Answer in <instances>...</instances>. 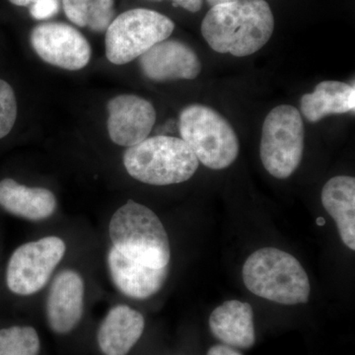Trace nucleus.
Returning <instances> with one entry per match:
<instances>
[{"label":"nucleus","instance_id":"obj_1","mask_svg":"<svg viewBox=\"0 0 355 355\" xmlns=\"http://www.w3.org/2000/svg\"><path fill=\"white\" fill-rule=\"evenodd\" d=\"M275 18L266 0H237L211 7L202 23V34L219 53L243 58L253 55L272 38Z\"/></svg>","mask_w":355,"mask_h":355},{"label":"nucleus","instance_id":"obj_3","mask_svg":"<svg viewBox=\"0 0 355 355\" xmlns=\"http://www.w3.org/2000/svg\"><path fill=\"white\" fill-rule=\"evenodd\" d=\"M245 286L259 297L284 305L307 303L310 280L292 254L263 248L248 258L242 270Z\"/></svg>","mask_w":355,"mask_h":355},{"label":"nucleus","instance_id":"obj_25","mask_svg":"<svg viewBox=\"0 0 355 355\" xmlns=\"http://www.w3.org/2000/svg\"><path fill=\"white\" fill-rule=\"evenodd\" d=\"M9 1L14 4V6L25 7L31 6L34 0H9Z\"/></svg>","mask_w":355,"mask_h":355},{"label":"nucleus","instance_id":"obj_17","mask_svg":"<svg viewBox=\"0 0 355 355\" xmlns=\"http://www.w3.org/2000/svg\"><path fill=\"white\" fill-rule=\"evenodd\" d=\"M324 209L336 221L343 244L355 250V179L349 176L331 178L321 196Z\"/></svg>","mask_w":355,"mask_h":355},{"label":"nucleus","instance_id":"obj_11","mask_svg":"<svg viewBox=\"0 0 355 355\" xmlns=\"http://www.w3.org/2000/svg\"><path fill=\"white\" fill-rule=\"evenodd\" d=\"M142 73L156 83L191 80L202 70V62L189 44L177 40H164L139 58Z\"/></svg>","mask_w":355,"mask_h":355},{"label":"nucleus","instance_id":"obj_26","mask_svg":"<svg viewBox=\"0 0 355 355\" xmlns=\"http://www.w3.org/2000/svg\"><path fill=\"white\" fill-rule=\"evenodd\" d=\"M237 0H207L210 6L214 7L220 6V4L229 3V2H234Z\"/></svg>","mask_w":355,"mask_h":355},{"label":"nucleus","instance_id":"obj_4","mask_svg":"<svg viewBox=\"0 0 355 355\" xmlns=\"http://www.w3.org/2000/svg\"><path fill=\"white\" fill-rule=\"evenodd\" d=\"M123 161L130 177L153 186L184 183L195 175L200 165L183 139L167 135L147 137L128 147Z\"/></svg>","mask_w":355,"mask_h":355},{"label":"nucleus","instance_id":"obj_7","mask_svg":"<svg viewBox=\"0 0 355 355\" xmlns=\"http://www.w3.org/2000/svg\"><path fill=\"white\" fill-rule=\"evenodd\" d=\"M305 130L295 107L280 105L266 116L261 132V160L277 179H287L297 170L304 153Z\"/></svg>","mask_w":355,"mask_h":355},{"label":"nucleus","instance_id":"obj_10","mask_svg":"<svg viewBox=\"0 0 355 355\" xmlns=\"http://www.w3.org/2000/svg\"><path fill=\"white\" fill-rule=\"evenodd\" d=\"M107 110L109 137L116 146H137L148 137L155 125L153 105L139 96H116L110 100Z\"/></svg>","mask_w":355,"mask_h":355},{"label":"nucleus","instance_id":"obj_5","mask_svg":"<svg viewBox=\"0 0 355 355\" xmlns=\"http://www.w3.org/2000/svg\"><path fill=\"white\" fill-rule=\"evenodd\" d=\"M179 130L198 162L209 169H225L239 155V139L232 125L205 105L193 104L182 110Z\"/></svg>","mask_w":355,"mask_h":355},{"label":"nucleus","instance_id":"obj_18","mask_svg":"<svg viewBox=\"0 0 355 355\" xmlns=\"http://www.w3.org/2000/svg\"><path fill=\"white\" fill-rule=\"evenodd\" d=\"M300 106L301 113L311 123H317L330 114L354 112L355 87L340 81H323L312 93L302 96Z\"/></svg>","mask_w":355,"mask_h":355},{"label":"nucleus","instance_id":"obj_2","mask_svg":"<svg viewBox=\"0 0 355 355\" xmlns=\"http://www.w3.org/2000/svg\"><path fill=\"white\" fill-rule=\"evenodd\" d=\"M112 247L125 258L153 268H170L169 237L159 217L141 203L128 200L109 224Z\"/></svg>","mask_w":355,"mask_h":355},{"label":"nucleus","instance_id":"obj_9","mask_svg":"<svg viewBox=\"0 0 355 355\" xmlns=\"http://www.w3.org/2000/svg\"><path fill=\"white\" fill-rule=\"evenodd\" d=\"M33 50L46 64L76 71L91 60V46L78 30L64 23L36 26L30 36Z\"/></svg>","mask_w":355,"mask_h":355},{"label":"nucleus","instance_id":"obj_24","mask_svg":"<svg viewBox=\"0 0 355 355\" xmlns=\"http://www.w3.org/2000/svg\"><path fill=\"white\" fill-rule=\"evenodd\" d=\"M207 355H242L237 350L226 345H217L207 352Z\"/></svg>","mask_w":355,"mask_h":355},{"label":"nucleus","instance_id":"obj_16","mask_svg":"<svg viewBox=\"0 0 355 355\" xmlns=\"http://www.w3.org/2000/svg\"><path fill=\"white\" fill-rule=\"evenodd\" d=\"M209 328L228 347L251 349L256 342L253 308L249 303L238 300L222 303L210 315Z\"/></svg>","mask_w":355,"mask_h":355},{"label":"nucleus","instance_id":"obj_14","mask_svg":"<svg viewBox=\"0 0 355 355\" xmlns=\"http://www.w3.org/2000/svg\"><path fill=\"white\" fill-rule=\"evenodd\" d=\"M146 321L128 305L110 309L97 331V342L105 355H127L144 334Z\"/></svg>","mask_w":355,"mask_h":355},{"label":"nucleus","instance_id":"obj_22","mask_svg":"<svg viewBox=\"0 0 355 355\" xmlns=\"http://www.w3.org/2000/svg\"><path fill=\"white\" fill-rule=\"evenodd\" d=\"M60 11L58 0H34L30 6V14L34 19L46 20Z\"/></svg>","mask_w":355,"mask_h":355},{"label":"nucleus","instance_id":"obj_23","mask_svg":"<svg viewBox=\"0 0 355 355\" xmlns=\"http://www.w3.org/2000/svg\"><path fill=\"white\" fill-rule=\"evenodd\" d=\"M171 1L174 2L175 6H181L182 8L191 13L198 12L202 6V0H171Z\"/></svg>","mask_w":355,"mask_h":355},{"label":"nucleus","instance_id":"obj_13","mask_svg":"<svg viewBox=\"0 0 355 355\" xmlns=\"http://www.w3.org/2000/svg\"><path fill=\"white\" fill-rule=\"evenodd\" d=\"M107 265L114 286L132 299L150 298L164 286L170 268H153L125 258L114 247L110 248Z\"/></svg>","mask_w":355,"mask_h":355},{"label":"nucleus","instance_id":"obj_20","mask_svg":"<svg viewBox=\"0 0 355 355\" xmlns=\"http://www.w3.org/2000/svg\"><path fill=\"white\" fill-rule=\"evenodd\" d=\"M38 333L29 326H13L0 330V355H38Z\"/></svg>","mask_w":355,"mask_h":355},{"label":"nucleus","instance_id":"obj_19","mask_svg":"<svg viewBox=\"0 0 355 355\" xmlns=\"http://www.w3.org/2000/svg\"><path fill=\"white\" fill-rule=\"evenodd\" d=\"M114 0H62L65 15L73 24L96 33L106 32L114 15Z\"/></svg>","mask_w":355,"mask_h":355},{"label":"nucleus","instance_id":"obj_12","mask_svg":"<svg viewBox=\"0 0 355 355\" xmlns=\"http://www.w3.org/2000/svg\"><path fill=\"white\" fill-rule=\"evenodd\" d=\"M84 295L85 284L80 273L70 268L58 273L46 302V320L51 330L65 335L78 326L83 316Z\"/></svg>","mask_w":355,"mask_h":355},{"label":"nucleus","instance_id":"obj_8","mask_svg":"<svg viewBox=\"0 0 355 355\" xmlns=\"http://www.w3.org/2000/svg\"><path fill=\"white\" fill-rule=\"evenodd\" d=\"M65 252L67 245L57 236H46L21 245L7 263L6 284L9 291L19 296L38 293L48 284Z\"/></svg>","mask_w":355,"mask_h":355},{"label":"nucleus","instance_id":"obj_6","mask_svg":"<svg viewBox=\"0 0 355 355\" xmlns=\"http://www.w3.org/2000/svg\"><path fill=\"white\" fill-rule=\"evenodd\" d=\"M174 29V22L157 11L146 8L125 11L114 18L107 29V58L113 64H127L169 38Z\"/></svg>","mask_w":355,"mask_h":355},{"label":"nucleus","instance_id":"obj_15","mask_svg":"<svg viewBox=\"0 0 355 355\" xmlns=\"http://www.w3.org/2000/svg\"><path fill=\"white\" fill-rule=\"evenodd\" d=\"M0 207L26 220L42 221L53 216L58 202L48 189L33 188L7 178L0 181Z\"/></svg>","mask_w":355,"mask_h":355},{"label":"nucleus","instance_id":"obj_21","mask_svg":"<svg viewBox=\"0 0 355 355\" xmlns=\"http://www.w3.org/2000/svg\"><path fill=\"white\" fill-rule=\"evenodd\" d=\"M17 118V102L12 87L0 79V139L10 133Z\"/></svg>","mask_w":355,"mask_h":355}]
</instances>
